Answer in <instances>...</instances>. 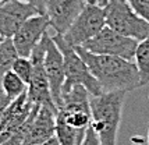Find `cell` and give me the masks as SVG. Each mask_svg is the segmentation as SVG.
<instances>
[{
	"label": "cell",
	"instance_id": "11",
	"mask_svg": "<svg viewBox=\"0 0 149 145\" xmlns=\"http://www.w3.org/2000/svg\"><path fill=\"white\" fill-rule=\"evenodd\" d=\"M85 6L86 0H47L45 14L49 18L50 28L63 35Z\"/></svg>",
	"mask_w": 149,
	"mask_h": 145
},
{
	"label": "cell",
	"instance_id": "1",
	"mask_svg": "<svg viewBox=\"0 0 149 145\" xmlns=\"http://www.w3.org/2000/svg\"><path fill=\"white\" fill-rule=\"evenodd\" d=\"M75 49L88 64L93 77L102 86L103 92H130L142 86L141 74L138 71L135 61L117 56L96 54L81 46H77Z\"/></svg>",
	"mask_w": 149,
	"mask_h": 145
},
{
	"label": "cell",
	"instance_id": "8",
	"mask_svg": "<svg viewBox=\"0 0 149 145\" xmlns=\"http://www.w3.org/2000/svg\"><path fill=\"white\" fill-rule=\"evenodd\" d=\"M50 22L46 14H36L21 25L13 38V43L19 56L29 57L46 32H49Z\"/></svg>",
	"mask_w": 149,
	"mask_h": 145
},
{
	"label": "cell",
	"instance_id": "14",
	"mask_svg": "<svg viewBox=\"0 0 149 145\" xmlns=\"http://www.w3.org/2000/svg\"><path fill=\"white\" fill-rule=\"evenodd\" d=\"M0 89H1V92H3V95L6 98L13 100V99L18 98L19 95H22L24 92H26L28 85L19 78L13 70H10V71H7L3 75L1 82H0Z\"/></svg>",
	"mask_w": 149,
	"mask_h": 145
},
{
	"label": "cell",
	"instance_id": "18",
	"mask_svg": "<svg viewBox=\"0 0 149 145\" xmlns=\"http://www.w3.org/2000/svg\"><path fill=\"white\" fill-rule=\"evenodd\" d=\"M131 8L149 22V0H127Z\"/></svg>",
	"mask_w": 149,
	"mask_h": 145
},
{
	"label": "cell",
	"instance_id": "3",
	"mask_svg": "<svg viewBox=\"0 0 149 145\" xmlns=\"http://www.w3.org/2000/svg\"><path fill=\"white\" fill-rule=\"evenodd\" d=\"M53 39L60 47V50L63 53L64 57V74H65V81L63 85V91L61 95L67 91H70L74 85H84L92 96L95 95H100L103 93L102 86L97 82V79L93 77L91 72L88 64L85 63V60L79 56L77 49L71 45H68L64 40L61 33H56L53 35ZM58 107V106H57Z\"/></svg>",
	"mask_w": 149,
	"mask_h": 145
},
{
	"label": "cell",
	"instance_id": "26",
	"mask_svg": "<svg viewBox=\"0 0 149 145\" xmlns=\"http://www.w3.org/2000/svg\"><path fill=\"white\" fill-rule=\"evenodd\" d=\"M1 96H3V92H1V91H0V98H1Z\"/></svg>",
	"mask_w": 149,
	"mask_h": 145
},
{
	"label": "cell",
	"instance_id": "17",
	"mask_svg": "<svg viewBox=\"0 0 149 145\" xmlns=\"http://www.w3.org/2000/svg\"><path fill=\"white\" fill-rule=\"evenodd\" d=\"M19 78L25 82L26 85L29 84V81L32 78V71H33V66L32 61L29 57H24V56H18L17 60L14 61L13 68H11Z\"/></svg>",
	"mask_w": 149,
	"mask_h": 145
},
{
	"label": "cell",
	"instance_id": "27",
	"mask_svg": "<svg viewBox=\"0 0 149 145\" xmlns=\"http://www.w3.org/2000/svg\"><path fill=\"white\" fill-rule=\"evenodd\" d=\"M148 145H149V132H148Z\"/></svg>",
	"mask_w": 149,
	"mask_h": 145
},
{
	"label": "cell",
	"instance_id": "4",
	"mask_svg": "<svg viewBox=\"0 0 149 145\" xmlns=\"http://www.w3.org/2000/svg\"><path fill=\"white\" fill-rule=\"evenodd\" d=\"M103 7L109 28L138 42L149 35V22L131 8L127 0H109Z\"/></svg>",
	"mask_w": 149,
	"mask_h": 145
},
{
	"label": "cell",
	"instance_id": "12",
	"mask_svg": "<svg viewBox=\"0 0 149 145\" xmlns=\"http://www.w3.org/2000/svg\"><path fill=\"white\" fill-rule=\"evenodd\" d=\"M56 114H57V109L40 105V107L38 109L36 114L33 116L32 121H31L29 130L26 132L25 141L22 145H36L54 137Z\"/></svg>",
	"mask_w": 149,
	"mask_h": 145
},
{
	"label": "cell",
	"instance_id": "16",
	"mask_svg": "<svg viewBox=\"0 0 149 145\" xmlns=\"http://www.w3.org/2000/svg\"><path fill=\"white\" fill-rule=\"evenodd\" d=\"M135 64L141 74L142 86L149 84V35L145 39L138 42L135 52Z\"/></svg>",
	"mask_w": 149,
	"mask_h": 145
},
{
	"label": "cell",
	"instance_id": "7",
	"mask_svg": "<svg viewBox=\"0 0 149 145\" xmlns=\"http://www.w3.org/2000/svg\"><path fill=\"white\" fill-rule=\"evenodd\" d=\"M47 35H49V32L45 33V36L42 38V40L39 42L38 46L33 49L31 56H29L33 66V71H32V78H31L29 84H28L26 95H28V99L32 103L46 105L53 107V109H57V106H56L54 100H53L52 92H50V85H49V79H47V75H46L45 71V64H43Z\"/></svg>",
	"mask_w": 149,
	"mask_h": 145
},
{
	"label": "cell",
	"instance_id": "22",
	"mask_svg": "<svg viewBox=\"0 0 149 145\" xmlns=\"http://www.w3.org/2000/svg\"><path fill=\"white\" fill-rule=\"evenodd\" d=\"M36 145H60V142H58L57 137L54 135V137H52V138L46 139V141H43V142H40V144H36Z\"/></svg>",
	"mask_w": 149,
	"mask_h": 145
},
{
	"label": "cell",
	"instance_id": "13",
	"mask_svg": "<svg viewBox=\"0 0 149 145\" xmlns=\"http://www.w3.org/2000/svg\"><path fill=\"white\" fill-rule=\"evenodd\" d=\"M85 132L75 130L65 123L60 116L56 114V137H57L60 145H81L84 141Z\"/></svg>",
	"mask_w": 149,
	"mask_h": 145
},
{
	"label": "cell",
	"instance_id": "9",
	"mask_svg": "<svg viewBox=\"0 0 149 145\" xmlns=\"http://www.w3.org/2000/svg\"><path fill=\"white\" fill-rule=\"evenodd\" d=\"M40 14L36 7L19 0H4L0 4V33L3 38H13L28 18Z\"/></svg>",
	"mask_w": 149,
	"mask_h": 145
},
{
	"label": "cell",
	"instance_id": "28",
	"mask_svg": "<svg viewBox=\"0 0 149 145\" xmlns=\"http://www.w3.org/2000/svg\"><path fill=\"white\" fill-rule=\"evenodd\" d=\"M3 1H4V0H0V4H1V3H3Z\"/></svg>",
	"mask_w": 149,
	"mask_h": 145
},
{
	"label": "cell",
	"instance_id": "10",
	"mask_svg": "<svg viewBox=\"0 0 149 145\" xmlns=\"http://www.w3.org/2000/svg\"><path fill=\"white\" fill-rule=\"evenodd\" d=\"M43 64H45L47 79H49L53 100H54L56 106H58L61 102V91H63V85H64L65 81L64 57H63L60 47L53 39V36H50V33L47 35V40H46V52Z\"/></svg>",
	"mask_w": 149,
	"mask_h": 145
},
{
	"label": "cell",
	"instance_id": "6",
	"mask_svg": "<svg viewBox=\"0 0 149 145\" xmlns=\"http://www.w3.org/2000/svg\"><path fill=\"white\" fill-rule=\"evenodd\" d=\"M136 46H138L136 39L118 33L117 31L106 25L92 39L85 42L81 47L96 54H109V56H117L127 60H134Z\"/></svg>",
	"mask_w": 149,
	"mask_h": 145
},
{
	"label": "cell",
	"instance_id": "2",
	"mask_svg": "<svg viewBox=\"0 0 149 145\" xmlns=\"http://www.w3.org/2000/svg\"><path fill=\"white\" fill-rule=\"evenodd\" d=\"M125 95L127 91H114L91 98V125L99 137L100 145H117Z\"/></svg>",
	"mask_w": 149,
	"mask_h": 145
},
{
	"label": "cell",
	"instance_id": "19",
	"mask_svg": "<svg viewBox=\"0 0 149 145\" xmlns=\"http://www.w3.org/2000/svg\"><path fill=\"white\" fill-rule=\"evenodd\" d=\"M81 145H100V141H99V137L95 132V130L92 128V125H89L86 128V132H85L84 141Z\"/></svg>",
	"mask_w": 149,
	"mask_h": 145
},
{
	"label": "cell",
	"instance_id": "24",
	"mask_svg": "<svg viewBox=\"0 0 149 145\" xmlns=\"http://www.w3.org/2000/svg\"><path fill=\"white\" fill-rule=\"evenodd\" d=\"M107 1H109V0H99V4H100V6H106Z\"/></svg>",
	"mask_w": 149,
	"mask_h": 145
},
{
	"label": "cell",
	"instance_id": "21",
	"mask_svg": "<svg viewBox=\"0 0 149 145\" xmlns=\"http://www.w3.org/2000/svg\"><path fill=\"white\" fill-rule=\"evenodd\" d=\"M11 100L8 98H6L4 95L0 98V123H1V120H3V116H4V112H6L7 106H8V103H10Z\"/></svg>",
	"mask_w": 149,
	"mask_h": 145
},
{
	"label": "cell",
	"instance_id": "23",
	"mask_svg": "<svg viewBox=\"0 0 149 145\" xmlns=\"http://www.w3.org/2000/svg\"><path fill=\"white\" fill-rule=\"evenodd\" d=\"M86 3H92V4H99V0H86Z\"/></svg>",
	"mask_w": 149,
	"mask_h": 145
},
{
	"label": "cell",
	"instance_id": "25",
	"mask_svg": "<svg viewBox=\"0 0 149 145\" xmlns=\"http://www.w3.org/2000/svg\"><path fill=\"white\" fill-rule=\"evenodd\" d=\"M3 39H4V38H3V36H1V33H0V43L3 42Z\"/></svg>",
	"mask_w": 149,
	"mask_h": 145
},
{
	"label": "cell",
	"instance_id": "15",
	"mask_svg": "<svg viewBox=\"0 0 149 145\" xmlns=\"http://www.w3.org/2000/svg\"><path fill=\"white\" fill-rule=\"evenodd\" d=\"M18 56L19 54L17 52L15 46H14L13 39L11 38H4L3 42L0 43V82H1L3 75L13 68L14 61L17 60Z\"/></svg>",
	"mask_w": 149,
	"mask_h": 145
},
{
	"label": "cell",
	"instance_id": "5",
	"mask_svg": "<svg viewBox=\"0 0 149 145\" xmlns=\"http://www.w3.org/2000/svg\"><path fill=\"white\" fill-rule=\"evenodd\" d=\"M103 26H106V11L100 4L86 3L82 11L78 14L70 28L63 33L64 40L71 46H82L92 39Z\"/></svg>",
	"mask_w": 149,
	"mask_h": 145
},
{
	"label": "cell",
	"instance_id": "20",
	"mask_svg": "<svg viewBox=\"0 0 149 145\" xmlns=\"http://www.w3.org/2000/svg\"><path fill=\"white\" fill-rule=\"evenodd\" d=\"M19 1H25V3L32 4L33 7L38 8L40 14L46 13V3H47V0H19Z\"/></svg>",
	"mask_w": 149,
	"mask_h": 145
}]
</instances>
